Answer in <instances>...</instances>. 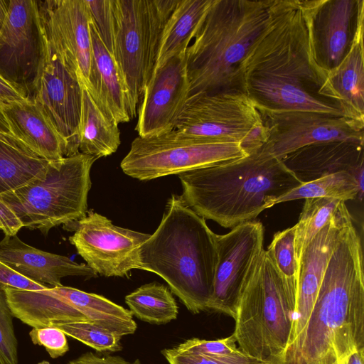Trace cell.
I'll return each mask as SVG.
<instances>
[{
    "instance_id": "ffe728a7",
    "label": "cell",
    "mask_w": 364,
    "mask_h": 364,
    "mask_svg": "<svg viewBox=\"0 0 364 364\" xmlns=\"http://www.w3.org/2000/svg\"><path fill=\"white\" fill-rule=\"evenodd\" d=\"M0 260L26 278L48 287L62 285L61 279L65 277H97L87 264L38 250L23 242L17 235H5L0 241Z\"/></svg>"
},
{
    "instance_id": "e0dca14e",
    "label": "cell",
    "mask_w": 364,
    "mask_h": 364,
    "mask_svg": "<svg viewBox=\"0 0 364 364\" xmlns=\"http://www.w3.org/2000/svg\"><path fill=\"white\" fill-rule=\"evenodd\" d=\"M363 0H300L316 61L328 75L346 55Z\"/></svg>"
},
{
    "instance_id": "60d3db41",
    "label": "cell",
    "mask_w": 364,
    "mask_h": 364,
    "mask_svg": "<svg viewBox=\"0 0 364 364\" xmlns=\"http://www.w3.org/2000/svg\"><path fill=\"white\" fill-rule=\"evenodd\" d=\"M68 364H141L139 359L129 362L120 356L107 355L100 357L87 352L70 361Z\"/></svg>"
},
{
    "instance_id": "2e32d148",
    "label": "cell",
    "mask_w": 364,
    "mask_h": 364,
    "mask_svg": "<svg viewBox=\"0 0 364 364\" xmlns=\"http://www.w3.org/2000/svg\"><path fill=\"white\" fill-rule=\"evenodd\" d=\"M44 33L80 84L90 89L92 46L85 0L38 1Z\"/></svg>"
},
{
    "instance_id": "74e56055",
    "label": "cell",
    "mask_w": 364,
    "mask_h": 364,
    "mask_svg": "<svg viewBox=\"0 0 364 364\" xmlns=\"http://www.w3.org/2000/svg\"><path fill=\"white\" fill-rule=\"evenodd\" d=\"M182 352L208 356H228L240 351L232 335L218 340L192 338L175 346Z\"/></svg>"
},
{
    "instance_id": "d590c367",
    "label": "cell",
    "mask_w": 364,
    "mask_h": 364,
    "mask_svg": "<svg viewBox=\"0 0 364 364\" xmlns=\"http://www.w3.org/2000/svg\"><path fill=\"white\" fill-rule=\"evenodd\" d=\"M91 22L106 48L114 53V16L112 0H85Z\"/></svg>"
},
{
    "instance_id": "cb8c5ba5",
    "label": "cell",
    "mask_w": 364,
    "mask_h": 364,
    "mask_svg": "<svg viewBox=\"0 0 364 364\" xmlns=\"http://www.w3.org/2000/svg\"><path fill=\"white\" fill-rule=\"evenodd\" d=\"M92 65L90 74L92 97L119 123L129 122L131 116L128 92L113 55L90 23Z\"/></svg>"
},
{
    "instance_id": "ab89813d",
    "label": "cell",
    "mask_w": 364,
    "mask_h": 364,
    "mask_svg": "<svg viewBox=\"0 0 364 364\" xmlns=\"http://www.w3.org/2000/svg\"><path fill=\"white\" fill-rule=\"evenodd\" d=\"M47 288L49 287L26 278L0 260V290L5 291L6 289H15L36 291Z\"/></svg>"
},
{
    "instance_id": "83f0119b",
    "label": "cell",
    "mask_w": 364,
    "mask_h": 364,
    "mask_svg": "<svg viewBox=\"0 0 364 364\" xmlns=\"http://www.w3.org/2000/svg\"><path fill=\"white\" fill-rule=\"evenodd\" d=\"M54 288L89 321L121 338L136 331V324L131 311L107 298L63 284Z\"/></svg>"
},
{
    "instance_id": "d4e9b609",
    "label": "cell",
    "mask_w": 364,
    "mask_h": 364,
    "mask_svg": "<svg viewBox=\"0 0 364 364\" xmlns=\"http://www.w3.org/2000/svg\"><path fill=\"white\" fill-rule=\"evenodd\" d=\"M4 291L14 317L32 328L88 321L54 287L36 291L6 289Z\"/></svg>"
},
{
    "instance_id": "b9f144b4",
    "label": "cell",
    "mask_w": 364,
    "mask_h": 364,
    "mask_svg": "<svg viewBox=\"0 0 364 364\" xmlns=\"http://www.w3.org/2000/svg\"><path fill=\"white\" fill-rule=\"evenodd\" d=\"M24 100L27 99L0 76V107Z\"/></svg>"
},
{
    "instance_id": "e575fe53",
    "label": "cell",
    "mask_w": 364,
    "mask_h": 364,
    "mask_svg": "<svg viewBox=\"0 0 364 364\" xmlns=\"http://www.w3.org/2000/svg\"><path fill=\"white\" fill-rule=\"evenodd\" d=\"M13 318L6 293L0 290V364L18 363V341Z\"/></svg>"
},
{
    "instance_id": "ba28073f",
    "label": "cell",
    "mask_w": 364,
    "mask_h": 364,
    "mask_svg": "<svg viewBox=\"0 0 364 364\" xmlns=\"http://www.w3.org/2000/svg\"><path fill=\"white\" fill-rule=\"evenodd\" d=\"M178 0H112L113 57L126 86L131 116L154 73L164 28Z\"/></svg>"
},
{
    "instance_id": "8992f818",
    "label": "cell",
    "mask_w": 364,
    "mask_h": 364,
    "mask_svg": "<svg viewBox=\"0 0 364 364\" xmlns=\"http://www.w3.org/2000/svg\"><path fill=\"white\" fill-rule=\"evenodd\" d=\"M97 159L77 153L49 161L44 176L14 190L0 193V229L16 235L26 227L46 235L87 213L90 170Z\"/></svg>"
},
{
    "instance_id": "484cf974",
    "label": "cell",
    "mask_w": 364,
    "mask_h": 364,
    "mask_svg": "<svg viewBox=\"0 0 364 364\" xmlns=\"http://www.w3.org/2000/svg\"><path fill=\"white\" fill-rule=\"evenodd\" d=\"M79 152L97 159L114 154L121 144L119 124L82 85Z\"/></svg>"
},
{
    "instance_id": "bcb514c9",
    "label": "cell",
    "mask_w": 364,
    "mask_h": 364,
    "mask_svg": "<svg viewBox=\"0 0 364 364\" xmlns=\"http://www.w3.org/2000/svg\"><path fill=\"white\" fill-rule=\"evenodd\" d=\"M38 364H50L48 360H43L39 362Z\"/></svg>"
},
{
    "instance_id": "8fae6325",
    "label": "cell",
    "mask_w": 364,
    "mask_h": 364,
    "mask_svg": "<svg viewBox=\"0 0 364 364\" xmlns=\"http://www.w3.org/2000/svg\"><path fill=\"white\" fill-rule=\"evenodd\" d=\"M45 60V38L37 0H10L0 30V76L33 101Z\"/></svg>"
},
{
    "instance_id": "f6af8a7d",
    "label": "cell",
    "mask_w": 364,
    "mask_h": 364,
    "mask_svg": "<svg viewBox=\"0 0 364 364\" xmlns=\"http://www.w3.org/2000/svg\"><path fill=\"white\" fill-rule=\"evenodd\" d=\"M10 0H0V30L8 16Z\"/></svg>"
},
{
    "instance_id": "ee69618b",
    "label": "cell",
    "mask_w": 364,
    "mask_h": 364,
    "mask_svg": "<svg viewBox=\"0 0 364 364\" xmlns=\"http://www.w3.org/2000/svg\"><path fill=\"white\" fill-rule=\"evenodd\" d=\"M364 349L355 350L342 360H340L341 364H363Z\"/></svg>"
},
{
    "instance_id": "3957f363",
    "label": "cell",
    "mask_w": 364,
    "mask_h": 364,
    "mask_svg": "<svg viewBox=\"0 0 364 364\" xmlns=\"http://www.w3.org/2000/svg\"><path fill=\"white\" fill-rule=\"evenodd\" d=\"M186 204L204 219L232 228L272 208L302 183L262 147L242 158L178 174Z\"/></svg>"
},
{
    "instance_id": "836d02e7",
    "label": "cell",
    "mask_w": 364,
    "mask_h": 364,
    "mask_svg": "<svg viewBox=\"0 0 364 364\" xmlns=\"http://www.w3.org/2000/svg\"><path fill=\"white\" fill-rule=\"evenodd\" d=\"M295 227L277 232L267 251L279 272L291 281L298 282V261L295 251Z\"/></svg>"
},
{
    "instance_id": "603a6c76",
    "label": "cell",
    "mask_w": 364,
    "mask_h": 364,
    "mask_svg": "<svg viewBox=\"0 0 364 364\" xmlns=\"http://www.w3.org/2000/svg\"><path fill=\"white\" fill-rule=\"evenodd\" d=\"M1 109L12 134L36 156L48 161L66 156L63 140L33 101L3 105Z\"/></svg>"
},
{
    "instance_id": "7dc6e473",
    "label": "cell",
    "mask_w": 364,
    "mask_h": 364,
    "mask_svg": "<svg viewBox=\"0 0 364 364\" xmlns=\"http://www.w3.org/2000/svg\"><path fill=\"white\" fill-rule=\"evenodd\" d=\"M335 364H341V363L339 361L336 362Z\"/></svg>"
},
{
    "instance_id": "4dcf8cb0",
    "label": "cell",
    "mask_w": 364,
    "mask_h": 364,
    "mask_svg": "<svg viewBox=\"0 0 364 364\" xmlns=\"http://www.w3.org/2000/svg\"><path fill=\"white\" fill-rule=\"evenodd\" d=\"M358 187L354 176L341 171L303 183L282 195L275 205L301 198H326L346 202L358 197Z\"/></svg>"
},
{
    "instance_id": "5b68a950",
    "label": "cell",
    "mask_w": 364,
    "mask_h": 364,
    "mask_svg": "<svg viewBox=\"0 0 364 364\" xmlns=\"http://www.w3.org/2000/svg\"><path fill=\"white\" fill-rule=\"evenodd\" d=\"M269 3L213 1L186 50L190 96L240 89L239 66L266 23Z\"/></svg>"
},
{
    "instance_id": "52a82bcc",
    "label": "cell",
    "mask_w": 364,
    "mask_h": 364,
    "mask_svg": "<svg viewBox=\"0 0 364 364\" xmlns=\"http://www.w3.org/2000/svg\"><path fill=\"white\" fill-rule=\"evenodd\" d=\"M297 282L283 276L263 250L241 289L232 334L239 349L265 364H277L290 338Z\"/></svg>"
},
{
    "instance_id": "4fadbf2b",
    "label": "cell",
    "mask_w": 364,
    "mask_h": 364,
    "mask_svg": "<svg viewBox=\"0 0 364 364\" xmlns=\"http://www.w3.org/2000/svg\"><path fill=\"white\" fill-rule=\"evenodd\" d=\"M66 225L75 230L69 240L87 265L107 277H125L137 269L139 248L151 235L116 226L93 210Z\"/></svg>"
},
{
    "instance_id": "f35d334b",
    "label": "cell",
    "mask_w": 364,
    "mask_h": 364,
    "mask_svg": "<svg viewBox=\"0 0 364 364\" xmlns=\"http://www.w3.org/2000/svg\"><path fill=\"white\" fill-rule=\"evenodd\" d=\"M29 336L33 343L43 346L52 358L63 356L69 350L67 336L58 327L33 328Z\"/></svg>"
},
{
    "instance_id": "9a60e30c",
    "label": "cell",
    "mask_w": 364,
    "mask_h": 364,
    "mask_svg": "<svg viewBox=\"0 0 364 364\" xmlns=\"http://www.w3.org/2000/svg\"><path fill=\"white\" fill-rule=\"evenodd\" d=\"M44 38V65L33 101L63 140L69 156L79 153L82 87L45 33Z\"/></svg>"
},
{
    "instance_id": "d6a6232c",
    "label": "cell",
    "mask_w": 364,
    "mask_h": 364,
    "mask_svg": "<svg viewBox=\"0 0 364 364\" xmlns=\"http://www.w3.org/2000/svg\"><path fill=\"white\" fill-rule=\"evenodd\" d=\"M72 337L98 352H116L122 350L121 337L89 321H77L55 324Z\"/></svg>"
},
{
    "instance_id": "44dd1931",
    "label": "cell",
    "mask_w": 364,
    "mask_h": 364,
    "mask_svg": "<svg viewBox=\"0 0 364 364\" xmlns=\"http://www.w3.org/2000/svg\"><path fill=\"white\" fill-rule=\"evenodd\" d=\"M363 144L350 141L316 143L300 148L281 160L302 183L341 171L354 175L363 166Z\"/></svg>"
},
{
    "instance_id": "1f68e13d",
    "label": "cell",
    "mask_w": 364,
    "mask_h": 364,
    "mask_svg": "<svg viewBox=\"0 0 364 364\" xmlns=\"http://www.w3.org/2000/svg\"><path fill=\"white\" fill-rule=\"evenodd\" d=\"M341 200L326 198H306L295 227V251L299 262L311 240L333 217Z\"/></svg>"
},
{
    "instance_id": "277c9868",
    "label": "cell",
    "mask_w": 364,
    "mask_h": 364,
    "mask_svg": "<svg viewBox=\"0 0 364 364\" xmlns=\"http://www.w3.org/2000/svg\"><path fill=\"white\" fill-rule=\"evenodd\" d=\"M218 261L216 234L173 194L162 220L138 250L137 269L156 274L193 314L208 310Z\"/></svg>"
},
{
    "instance_id": "ac0fdd59",
    "label": "cell",
    "mask_w": 364,
    "mask_h": 364,
    "mask_svg": "<svg viewBox=\"0 0 364 364\" xmlns=\"http://www.w3.org/2000/svg\"><path fill=\"white\" fill-rule=\"evenodd\" d=\"M186 52L154 70L141 97L135 131L140 137L173 130L190 93Z\"/></svg>"
},
{
    "instance_id": "9c48e42d",
    "label": "cell",
    "mask_w": 364,
    "mask_h": 364,
    "mask_svg": "<svg viewBox=\"0 0 364 364\" xmlns=\"http://www.w3.org/2000/svg\"><path fill=\"white\" fill-rule=\"evenodd\" d=\"M173 131L194 139L239 143L248 154L262 147L267 137L259 111L240 89L191 95Z\"/></svg>"
},
{
    "instance_id": "4316f807",
    "label": "cell",
    "mask_w": 364,
    "mask_h": 364,
    "mask_svg": "<svg viewBox=\"0 0 364 364\" xmlns=\"http://www.w3.org/2000/svg\"><path fill=\"white\" fill-rule=\"evenodd\" d=\"M213 1L178 0L164 28L154 70L171 58L186 52Z\"/></svg>"
},
{
    "instance_id": "30bf717a",
    "label": "cell",
    "mask_w": 364,
    "mask_h": 364,
    "mask_svg": "<svg viewBox=\"0 0 364 364\" xmlns=\"http://www.w3.org/2000/svg\"><path fill=\"white\" fill-rule=\"evenodd\" d=\"M242 144L179 135L173 130L135 138L120 164L123 172L140 181L180 174L247 156Z\"/></svg>"
},
{
    "instance_id": "f546056e",
    "label": "cell",
    "mask_w": 364,
    "mask_h": 364,
    "mask_svg": "<svg viewBox=\"0 0 364 364\" xmlns=\"http://www.w3.org/2000/svg\"><path fill=\"white\" fill-rule=\"evenodd\" d=\"M48 163L0 139V193L44 176Z\"/></svg>"
},
{
    "instance_id": "7bdbcfd3",
    "label": "cell",
    "mask_w": 364,
    "mask_h": 364,
    "mask_svg": "<svg viewBox=\"0 0 364 364\" xmlns=\"http://www.w3.org/2000/svg\"><path fill=\"white\" fill-rule=\"evenodd\" d=\"M0 139L21 150L33 154L23 143L11 132L0 107ZM36 155V154H35Z\"/></svg>"
},
{
    "instance_id": "6da1fadb",
    "label": "cell",
    "mask_w": 364,
    "mask_h": 364,
    "mask_svg": "<svg viewBox=\"0 0 364 364\" xmlns=\"http://www.w3.org/2000/svg\"><path fill=\"white\" fill-rule=\"evenodd\" d=\"M238 82L258 110L343 116L328 74L314 56L300 0H270L266 23L239 66Z\"/></svg>"
},
{
    "instance_id": "d6986e66",
    "label": "cell",
    "mask_w": 364,
    "mask_h": 364,
    "mask_svg": "<svg viewBox=\"0 0 364 364\" xmlns=\"http://www.w3.org/2000/svg\"><path fill=\"white\" fill-rule=\"evenodd\" d=\"M350 215L346 203L341 201L331 219L311 240L301 254L298 262L295 314L287 346L300 335L305 327L330 257Z\"/></svg>"
},
{
    "instance_id": "8d00e7d4",
    "label": "cell",
    "mask_w": 364,
    "mask_h": 364,
    "mask_svg": "<svg viewBox=\"0 0 364 364\" xmlns=\"http://www.w3.org/2000/svg\"><path fill=\"white\" fill-rule=\"evenodd\" d=\"M161 353L169 364H265L241 350L231 355L216 357L182 352L173 347L163 350Z\"/></svg>"
},
{
    "instance_id": "7a4b0ae2",
    "label": "cell",
    "mask_w": 364,
    "mask_h": 364,
    "mask_svg": "<svg viewBox=\"0 0 364 364\" xmlns=\"http://www.w3.org/2000/svg\"><path fill=\"white\" fill-rule=\"evenodd\" d=\"M364 349V268L352 215L343 226L309 318L277 364H335Z\"/></svg>"
},
{
    "instance_id": "5bb4252c",
    "label": "cell",
    "mask_w": 364,
    "mask_h": 364,
    "mask_svg": "<svg viewBox=\"0 0 364 364\" xmlns=\"http://www.w3.org/2000/svg\"><path fill=\"white\" fill-rule=\"evenodd\" d=\"M264 228L258 220L216 234L218 261L208 310L235 318L242 286L264 250Z\"/></svg>"
},
{
    "instance_id": "7402d4cb",
    "label": "cell",
    "mask_w": 364,
    "mask_h": 364,
    "mask_svg": "<svg viewBox=\"0 0 364 364\" xmlns=\"http://www.w3.org/2000/svg\"><path fill=\"white\" fill-rule=\"evenodd\" d=\"M364 0L348 50L328 75L334 99L346 117L364 123Z\"/></svg>"
},
{
    "instance_id": "7c38bea8",
    "label": "cell",
    "mask_w": 364,
    "mask_h": 364,
    "mask_svg": "<svg viewBox=\"0 0 364 364\" xmlns=\"http://www.w3.org/2000/svg\"><path fill=\"white\" fill-rule=\"evenodd\" d=\"M267 128L262 146L281 159L305 146L331 141L364 144V123L343 115L298 110H259Z\"/></svg>"
},
{
    "instance_id": "f1b7e54d",
    "label": "cell",
    "mask_w": 364,
    "mask_h": 364,
    "mask_svg": "<svg viewBox=\"0 0 364 364\" xmlns=\"http://www.w3.org/2000/svg\"><path fill=\"white\" fill-rule=\"evenodd\" d=\"M125 302L132 315L148 323H167L178 314L171 291L157 282L139 287L125 296Z\"/></svg>"
}]
</instances>
